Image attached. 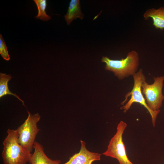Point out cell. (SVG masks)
Segmentation results:
<instances>
[{"instance_id":"6da1fadb","label":"cell","mask_w":164,"mask_h":164,"mask_svg":"<svg viewBox=\"0 0 164 164\" xmlns=\"http://www.w3.org/2000/svg\"><path fill=\"white\" fill-rule=\"evenodd\" d=\"M7 133L3 142L2 157L4 164H26L32 154L19 143L17 130L8 129Z\"/></svg>"},{"instance_id":"7a4b0ae2","label":"cell","mask_w":164,"mask_h":164,"mask_svg":"<svg viewBox=\"0 0 164 164\" xmlns=\"http://www.w3.org/2000/svg\"><path fill=\"white\" fill-rule=\"evenodd\" d=\"M101 61L106 63V70L114 73L120 80H122L137 72L139 64L138 53L135 50L128 53L126 57L120 60H113L103 57Z\"/></svg>"},{"instance_id":"3957f363","label":"cell","mask_w":164,"mask_h":164,"mask_svg":"<svg viewBox=\"0 0 164 164\" xmlns=\"http://www.w3.org/2000/svg\"><path fill=\"white\" fill-rule=\"evenodd\" d=\"M134 80L133 87L130 92H128L125 96V100L121 104L124 105L128 100V97L131 96L130 99L121 109L126 112L131 108L132 104L138 103L145 108L149 113L151 118L153 126L155 127L157 116L160 112V110L154 111L151 110L148 107L145 98L142 92L141 85L142 83L146 80V77L142 69H140L138 72L132 76Z\"/></svg>"},{"instance_id":"277c9868","label":"cell","mask_w":164,"mask_h":164,"mask_svg":"<svg viewBox=\"0 0 164 164\" xmlns=\"http://www.w3.org/2000/svg\"><path fill=\"white\" fill-rule=\"evenodd\" d=\"M27 112V118L16 130L19 143L24 149L31 153L36 137L40 130L37 124L40 120V116L38 113L32 114L29 111Z\"/></svg>"},{"instance_id":"5b68a950","label":"cell","mask_w":164,"mask_h":164,"mask_svg":"<svg viewBox=\"0 0 164 164\" xmlns=\"http://www.w3.org/2000/svg\"><path fill=\"white\" fill-rule=\"evenodd\" d=\"M127 127L125 122L122 121H120L116 132L110 140L107 149L102 153L106 156L116 159L119 164H134L127 156L123 141V135Z\"/></svg>"},{"instance_id":"8992f818","label":"cell","mask_w":164,"mask_h":164,"mask_svg":"<svg viewBox=\"0 0 164 164\" xmlns=\"http://www.w3.org/2000/svg\"><path fill=\"white\" fill-rule=\"evenodd\" d=\"M154 82L148 84L144 81L141 85L142 94L145 96V100L149 108L154 111H160L162 107L164 96L162 90L164 81V75L154 77Z\"/></svg>"},{"instance_id":"52a82bcc","label":"cell","mask_w":164,"mask_h":164,"mask_svg":"<svg viewBox=\"0 0 164 164\" xmlns=\"http://www.w3.org/2000/svg\"><path fill=\"white\" fill-rule=\"evenodd\" d=\"M79 152L69 158L67 162L60 164H92L95 161H100L101 154L89 151L86 147V143L81 140Z\"/></svg>"},{"instance_id":"ba28073f","label":"cell","mask_w":164,"mask_h":164,"mask_svg":"<svg viewBox=\"0 0 164 164\" xmlns=\"http://www.w3.org/2000/svg\"><path fill=\"white\" fill-rule=\"evenodd\" d=\"M33 148L34 152L29 162L30 164H60L59 160H52L47 157L44 152L43 146L37 142H35Z\"/></svg>"},{"instance_id":"9c48e42d","label":"cell","mask_w":164,"mask_h":164,"mask_svg":"<svg viewBox=\"0 0 164 164\" xmlns=\"http://www.w3.org/2000/svg\"><path fill=\"white\" fill-rule=\"evenodd\" d=\"M143 17L145 20L151 18L153 25L156 29L162 30L164 29V7L157 9L152 8L148 9L144 13Z\"/></svg>"},{"instance_id":"30bf717a","label":"cell","mask_w":164,"mask_h":164,"mask_svg":"<svg viewBox=\"0 0 164 164\" xmlns=\"http://www.w3.org/2000/svg\"><path fill=\"white\" fill-rule=\"evenodd\" d=\"M64 17L68 25H69L73 20L77 18H79L81 19L83 18L84 15L81 10L79 0L71 1Z\"/></svg>"},{"instance_id":"8fae6325","label":"cell","mask_w":164,"mask_h":164,"mask_svg":"<svg viewBox=\"0 0 164 164\" xmlns=\"http://www.w3.org/2000/svg\"><path fill=\"white\" fill-rule=\"evenodd\" d=\"M12 77L10 74L7 75L5 73H0V98L7 95H13L21 101L24 105L23 101L20 99L15 94H14L10 91L8 86V83Z\"/></svg>"},{"instance_id":"7c38bea8","label":"cell","mask_w":164,"mask_h":164,"mask_svg":"<svg viewBox=\"0 0 164 164\" xmlns=\"http://www.w3.org/2000/svg\"><path fill=\"white\" fill-rule=\"evenodd\" d=\"M38 10L37 15L35 18L40 19L44 21H48L51 19V17L47 15L46 12L47 6L46 0H34Z\"/></svg>"},{"instance_id":"4fadbf2b","label":"cell","mask_w":164,"mask_h":164,"mask_svg":"<svg viewBox=\"0 0 164 164\" xmlns=\"http://www.w3.org/2000/svg\"><path fill=\"white\" fill-rule=\"evenodd\" d=\"M0 54L3 58L6 60L10 59L8 51L5 42L2 35L0 34Z\"/></svg>"}]
</instances>
